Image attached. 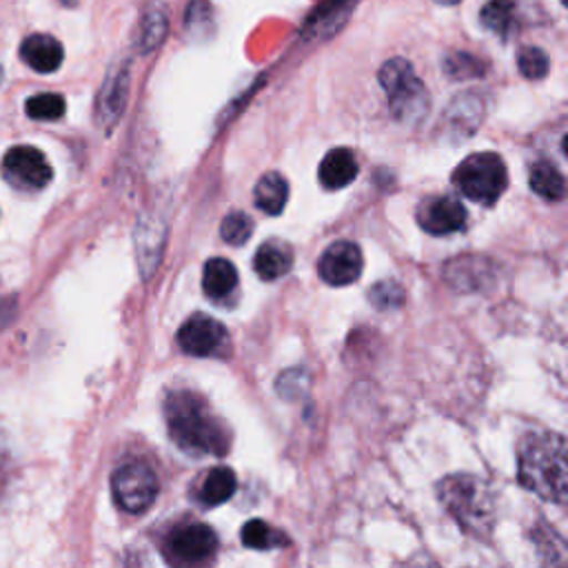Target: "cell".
<instances>
[{"label": "cell", "instance_id": "cell-1", "mask_svg": "<svg viewBox=\"0 0 568 568\" xmlns=\"http://www.w3.org/2000/svg\"><path fill=\"white\" fill-rule=\"evenodd\" d=\"M164 413L169 435L182 450L191 455H224L229 450V430L197 393H171Z\"/></svg>", "mask_w": 568, "mask_h": 568}, {"label": "cell", "instance_id": "cell-2", "mask_svg": "<svg viewBox=\"0 0 568 568\" xmlns=\"http://www.w3.org/2000/svg\"><path fill=\"white\" fill-rule=\"evenodd\" d=\"M517 473L524 488L546 501L561 504L568 488L566 442L557 433H528L517 453Z\"/></svg>", "mask_w": 568, "mask_h": 568}, {"label": "cell", "instance_id": "cell-3", "mask_svg": "<svg viewBox=\"0 0 568 568\" xmlns=\"http://www.w3.org/2000/svg\"><path fill=\"white\" fill-rule=\"evenodd\" d=\"M377 80L388 98L390 115L399 122H417L428 111V91L406 58H390L379 67Z\"/></svg>", "mask_w": 568, "mask_h": 568}, {"label": "cell", "instance_id": "cell-4", "mask_svg": "<svg viewBox=\"0 0 568 568\" xmlns=\"http://www.w3.org/2000/svg\"><path fill=\"white\" fill-rule=\"evenodd\" d=\"M453 184L473 202L495 204L508 186V171L497 153H473L455 169Z\"/></svg>", "mask_w": 568, "mask_h": 568}, {"label": "cell", "instance_id": "cell-5", "mask_svg": "<svg viewBox=\"0 0 568 568\" xmlns=\"http://www.w3.org/2000/svg\"><path fill=\"white\" fill-rule=\"evenodd\" d=\"M439 497L444 506L464 524L466 528L481 530L484 521L490 517V499L486 486L470 475L448 477L439 484Z\"/></svg>", "mask_w": 568, "mask_h": 568}, {"label": "cell", "instance_id": "cell-6", "mask_svg": "<svg viewBox=\"0 0 568 568\" xmlns=\"http://www.w3.org/2000/svg\"><path fill=\"white\" fill-rule=\"evenodd\" d=\"M111 490L118 506L131 515L149 510L158 497V477L144 462L122 464L111 479Z\"/></svg>", "mask_w": 568, "mask_h": 568}, {"label": "cell", "instance_id": "cell-7", "mask_svg": "<svg viewBox=\"0 0 568 568\" xmlns=\"http://www.w3.org/2000/svg\"><path fill=\"white\" fill-rule=\"evenodd\" d=\"M2 175L9 184L22 191H38L51 182V166L44 153L29 144L11 146L2 158Z\"/></svg>", "mask_w": 568, "mask_h": 568}, {"label": "cell", "instance_id": "cell-8", "mask_svg": "<svg viewBox=\"0 0 568 568\" xmlns=\"http://www.w3.org/2000/svg\"><path fill=\"white\" fill-rule=\"evenodd\" d=\"M178 344L193 357H209L220 353L226 344V328L211 315H191L178 331Z\"/></svg>", "mask_w": 568, "mask_h": 568}, {"label": "cell", "instance_id": "cell-9", "mask_svg": "<svg viewBox=\"0 0 568 568\" xmlns=\"http://www.w3.org/2000/svg\"><path fill=\"white\" fill-rule=\"evenodd\" d=\"M129 93V62H118L104 75L102 89L95 100V122L102 131H111L126 104Z\"/></svg>", "mask_w": 568, "mask_h": 568}, {"label": "cell", "instance_id": "cell-10", "mask_svg": "<svg viewBox=\"0 0 568 568\" xmlns=\"http://www.w3.org/2000/svg\"><path fill=\"white\" fill-rule=\"evenodd\" d=\"M362 266L364 260L359 246L355 242L339 240L324 251L317 262V273L331 286H346L359 277Z\"/></svg>", "mask_w": 568, "mask_h": 568}, {"label": "cell", "instance_id": "cell-11", "mask_svg": "<svg viewBox=\"0 0 568 568\" xmlns=\"http://www.w3.org/2000/svg\"><path fill=\"white\" fill-rule=\"evenodd\" d=\"M417 222L430 235L457 233L466 226V209L453 195H435L419 204Z\"/></svg>", "mask_w": 568, "mask_h": 568}, {"label": "cell", "instance_id": "cell-12", "mask_svg": "<svg viewBox=\"0 0 568 568\" xmlns=\"http://www.w3.org/2000/svg\"><path fill=\"white\" fill-rule=\"evenodd\" d=\"M217 548V535L206 524H189L175 530L169 539V552L184 564L209 559Z\"/></svg>", "mask_w": 568, "mask_h": 568}, {"label": "cell", "instance_id": "cell-13", "mask_svg": "<svg viewBox=\"0 0 568 568\" xmlns=\"http://www.w3.org/2000/svg\"><path fill=\"white\" fill-rule=\"evenodd\" d=\"M357 0H324L306 20L304 38L306 40H324L335 36L346 20L353 16Z\"/></svg>", "mask_w": 568, "mask_h": 568}, {"label": "cell", "instance_id": "cell-14", "mask_svg": "<svg viewBox=\"0 0 568 568\" xmlns=\"http://www.w3.org/2000/svg\"><path fill=\"white\" fill-rule=\"evenodd\" d=\"M20 58L38 73H53L64 60V49L60 40L49 33H31L20 44Z\"/></svg>", "mask_w": 568, "mask_h": 568}, {"label": "cell", "instance_id": "cell-15", "mask_svg": "<svg viewBox=\"0 0 568 568\" xmlns=\"http://www.w3.org/2000/svg\"><path fill=\"white\" fill-rule=\"evenodd\" d=\"M169 33V13L162 2H149L140 11L138 29H135V49L146 55L153 53Z\"/></svg>", "mask_w": 568, "mask_h": 568}, {"label": "cell", "instance_id": "cell-16", "mask_svg": "<svg viewBox=\"0 0 568 568\" xmlns=\"http://www.w3.org/2000/svg\"><path fill=\"white\" fill-rule=\"evenodd\" d=\"M357 160L355 153L346 146H337L333 151H328L320 164V182L324 189H344L346 184H351L357 178Z\"/></svg>", "mask_w": 568, "mask_h": 568}, {"label": "cell", "instance_id": "cell-17", "mask_svg": "<svg viewBox=\"0 0 568 568\" xmlns=\"http://www.w3.org/2000/svg\"><path fill=\"white\" fill-rule=\"evenodd\" d=\"M162 242H164V226L155 220L140 217V224L135 229V248H138L140 273L144 277H151L162 255Z\"/></svg>", "mask_w": 568, "mask_h": 568}, {"label": "cell", "instance_id": "cell-18", "mask_svg": "<svg viewBox=\"0 0 568 568\" xmlns=\"http://www.w3.org/2000/svg\"><path fill=\"white\" fill-rule=\"evenodd\" d=\"M253 264H255V273L262 280H277L291 271L293 251L288 248V244L271 240L257 248Z\"/></svg>", "mask_w": 568, "mask_h": 568}, {"label": "cell", "instance_id": "cell-19", "mask_svg": "<svg viewBox=\"0 0 568 568\" xmlns=\"http://www.w3.org/2000/svg\"><path fill=\"white\" fill-rule=\"evenodd\" d=\"M288 200V182L282 173L268 171L255 184V206L268 215L282 213Z\"/></svg>", "mask_w": 568, "mask_h": 568}, {"label": "cell", "instance_id": "cell-20", "mask_svg": "<svg viewBox=\"0 0 568 568\" xmlns=\"http://www.w3.org/2000/svg\"><path fill=\"white\" fill-rule=\"evenodd\" d=\"M237 286V268L224 257H213L204 264L202 288L209 297L222 300Z\"/></svg>", "mask_w": 568, "mask_h": 568}, {"label": "cell", "instance_id": "cell-21", "mask_svg": "<svg viewBox=\"0 0 568 568\" xmlns=\"http://www.w3.org/2000/svg\"><path fill=\"white\" fill-rule=\"evenodd\" d=\"M237 488L235 473L229 466H215L206 473L200 486V501L206 506H220L233 497Z\"/></svg>", "mask_w": 568, "mask_h": 568}, {"label": "cell", "instance_id": "cell-22", "mask_svg": "<svg viewBox=\"0 0 568 568\" xmlns=\"http://www.w3.org/2000/svg\"><path fill=\"white\" fill-rule=\"evenodd\" d=\"M528 184L544 200H561L564 191H566L561 171L548 160H539L530 166Z\"/></svg>", "mask_w": 568, "mask_h": 568}, {"label": "cell", "instance_id": "cell-23", "mask_svg": "<svg viewBox=\"0 0 568 568\" xmlns=\"http://www.w3.org/2000/svg\"><path fill=\"white\" fill-rule=\"evenodd\" d=\"M481 24L497 33L506 36L515 24V2L513 0H488L479 11Z\"/></svg>", "mask_w": 568, "mask_h": 568}, {"label": "cell", "instance_id": "cell-24", "mask_svg": "<svg viewBox=\"0 0 568 568\" xmlns=\"http://www.w3.org/2000/svg\"><path fill=\"white\" fill-rule=\"evenodd\" d=\"M444 71L453 80H470L486 73V62L466 51H453L442 62Z\"/></svg>", "mask_w": 568, "mask_h": 568}, {"label": "cell", "instance_id": "cell-25", "mask_svg": "<svg viewBox=\"0 0 568 568\" xmlns=\"http://www.w3.org/2000/svg\"><path fill=\"white\" fill-rule=\"evenodd\" d=\"M242 544L248 548H255V550H268V548L286 544V539L266 521L251 519L242 528Z\"/></svg>", "mask_w": 568, "mask_h": 568}, {"label": "cell", "instance_id": "cell-26", "mask_svg": "<svg viewBox=\"0 0 568 568\" xmlns=\"http://www.w3.org/2000/svg\"><path fill=\"white\" fill-rule=\"evenodd\" d=\"M64 98L58 93H38L31 95L24 104V111L33 120H58L64 115Z\"/></svg>", "mask_w": 568, "mask_h": 568}, {"label": "cell", "instance_id": "cell-27", "mask_svg": "<svg viewBox=\"0 0 568 568\" xmlns=\"http://www.w3.org/2000/svg\"><path fill=\"white\" fill-rule=\"evenodd\" d=\"M517 67H519V73L528 80H541L546 78L548 69H550V60L546 55L544 49L539 47H521L519 53H517Z\"/></svg>", "mask_w": 568, "mask_h": 568}, {"label": "cell", "instance_id": "cell-28", "mask_svg": "<svg viewBox=\"0 0 568 568\" xmlns=\"http://www.w3.org/2000/svg\"><path fill=\"white\" fill-rule=\"evenodd\" d=\"M251 231H253V222L246 213L242 211H231L226 213V217L222 220V226H220V235L226 244H233V246H240L244 244L248 237H251Z\"/></svg>", "mask_w": 568, "mask_h": 568}, {"label": "cell", "instance_id": "cell-29", "mask_svg": "<svg viewBox=\"0 0 568 568\" xmlns=\"http://www.w3.org/2000/svg\"><path fill=\"white\" fill-rule=\"evenodd\" d=\"M368 297H371V302H373L377 308L388 311V308L402 306V302H404V288H402L397 282L384 280V282L375 284V286L371 288Z\"/></svg>", "mask_w": 568, "mask_h": 568}, {"label": "cell", "instance_id": "cell-30", "mask_svg": "<svg viewBox=\"0 0 568 568\" xmlns=\"http://www.w3.org/2000/svg\"><path fill=\"white\" fill-rule=\"evenodd\" d=\"M186 31L193 33V36H200V31H211L213 27V13H211V7L206 0H193L186 9Z\"/></svg>", "mask_w": 568, "mask_h": 568}, {"label": "cell", "instance_id": "cell-31", "mask_svg": "<svg viewBox=\"0 0 568 568\" xmlns=\"http://www.w3.org/2000/svg\"><path fill=\"white\" fill-rule=\"evenodd\" d=\"M437 4H446V7H453V4H459L462 0H435Z\"/></svg>", "mask_w": 568, "mask_h": 568}, {"label": "cell", "instance_id": "cell-32", "mask_svg": "<svg viewBox=\"0 0 568 568\" xmlns=\"http://www.w3.org/2000/svg\"><path fill=\"white\" fill-rule=\"evenodd\" d=\"M0 82H2V67H0Z\"/></svg>", "mask_w": 568, "mask_h": 568}]
</instances>
